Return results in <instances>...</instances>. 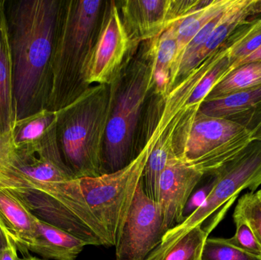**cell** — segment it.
Instances as JSON below:
<instances>
[{"mask_svg":"<svg viewBox=\"0 0 261 260\" xmlns=\"http://www.w3.org/2000/svg\"><path fill=\"white\" fill-rule=\"evenodd\" d=\"M62 3L63 0H19L11 3L6 10L15 122L47 108Z\"/></svg>","mask_w":261,"mask_h":260,"instance_id":"obj_1","label":"cell"},{"mask_svg":"<svg viewBox=\"0 0 261 260\" xmlns=\"http://www.w3.org/2000/svg\"><path fill=\"white\" fill-rule=\"evenodd\" d=\"M105 2L63 1L47 109L60 111L89 88L85 81L86 69L100 28Z\"/></svg>","mask_w":261,"mask_h":260,"instance_id":"obj_2","label":"cell"},{"mask_svg":"<svg viewBox=\"0 0 261 260\" xmlns=\"http://www.w3.org/2000/svg\"><path fill=\"white\" fill-rule=\"evenodd\" d=\"M116 81L89 87L58 111L57 137L61 155L77 179L102 175L107 125L113 110Z\"/></svg>","mask_w":261,"mask_h":260,"instance_id":"obj_3","label":"cell"},{"mask_svg":"<svg viewBox=\"0 0 261 260\" xmlns=\"http://www.w3.org/2000/svg\"><path fill=\"white\" fill-rule=\"evenodd\" d=\"M151 71V61L142 43L116 80L104 140L102 175L122 169L135 159L134 139L144 102L152 93Z\"/></svg>","mask_w":261,"mask_h":260,"instance_id":"obj_4","label":"cell"},{"mask_svg":"<svg viewBox=\"0 0 261 260\" xmlns=\"http://www.w3.org/2000/svg\"><path fill=\"white\" fill-rule=\"evenodd\" d=\"M216 183L208 198L196 212L164 234L160 245L177 241L197 226L210 235L225 218L241 192H257L261 186V140L253 139L231 161L213 172ZM212 175V174H211Z\"/></svg>","mask_w":261,"mask_h":260,"instance_id":"obj_5","label":"cell"},{"mask_svg":"<svg viewBox=\"0 0 261 260\" xmlns=\"http://www.w3.org/2000/svg\"><path fill=\"white\" fill-rule=\"evenodd\" d=\"M252 140V134L234 122L198 111L173 139L175 154L205 175H211L237 157Z\"/></svg>","mask_w":261,"mask_h":260,"instance_id":"obj_6","label":"cell"},{"mask_svg":"<svg viewBox=\"0 0 261 260\" xmlns=\"http://www.w3.org/2000/svg\"><path fill=\"white\" fill-rule=\"evenodd\" d=\"M152 147L146 143L129 164L112 174L80 179L84 198L107 233L110 247L116 246Z\"/></svg>","mask_w":261,"mask_h":260,"instance_id":"obj_7","label":"cell"},{"mask_svg":"<svg viewBox=\"0 0 261 260\" xmlns=\"http://www.w3.org/2000/svg\"><path fill=\"white\" fill-rule=\"evenodd\" d=\"M138 49L127 35L117 2L106 1L100 28L86 69L87 85L116 82Z\"/></svg>","mask_w":261,"mask_h":260,"instance_id":"obj_8","label":"cell"},{"mask_svg":"<svg viewBox=\"0 0 261 260\" xmlns=\"http://www.w3.org/2000/svg\"><path fill=\"white\" fill-rule=\"evenodd\" d=\"M162 217L156 201L138 185L116 246V260H145L162 242Z\"/></svg>","mask_w":261,"mask_h":260,"instance_id":"obj_9","label":"cell"},{"mask_svg":"<svg viewBox=\"0 0 261 260\" xmlns=\"http://www.w3.org/2000/svg\"><path fill=\"white\" fill-rule=\"evenodd\" d=\"M204 177L176 156L169 160L160 177L156 197L165 233L184 221L186 204Z\"/></svg>","mask_w":261,"mask_h":260,"instance_id":"obj_10","label":"cell"},{"mask_svg":"<svg viewBox=\"0 0 261 260\" xmlns=\"http://www.w3.org/2000/svg\"><path fill=\"white\" fill-rule=\"evenodd\" d=\"M171 0H125L118 3L121 18L135 48L159 36L176 22Z\"/></svg>","mask_w":261,"mask_h":260,"instance_id":"obj_11","label":"cell"},{"mask_svg":"<svg viewBox=\"0 0 261 260\" xmlns=\"http://www.w3.org/2000/svg\"><path fill=\"white\" fill-rule=\"evenodd\" d=\"M199 112L234 122L254 134L261 126V86L203 102Z\"/></svg>","mask_w":261,"mask_h":260,"instance_id":"obj_12","label":"cell"},{"mask_svg":"<svg viewBox=\"0 0 261 260\" xmlns=\"http://www.w3.org/2000/svg\"><path fill=\"white\" fill-rule=\"evenodd\" d=\"M87 244L62 229L38 218L33 239L24 247V253H36L44 259L75 260Z\"/></svg>","mask_w":261,"mask_h":260,"instance_id":"obj_13","label":"cell"},{"mask_svg":"<svg viewBox=\"0 0 261 260\" xmlns=\"http://www.w3.org/2000/svg\"><path fill=\"white\" fill-rule=\"evenodd\" d=\"M177 21L159 36L143 42L151 61L152 94L154 96L163 97L168 91L170 73L177 47Z\"/></svg>","mask_w":261,"mask_h":260,"instance_id":"obj_14","label":"cell"},{"mask_svg":"<svg viewBox=\"0 0 261 260\" xmlns=\"http://www.w3.org/2000/svg\"><path fill=\"white\" fill-rule=\"evenodd\" d=\"M38 218L18 198L6 191H0V225L23 254L24 247L33 239Z\"/></svg>","mask_w":261,"mask_h":260,"instance_id":"obj_15","label":"cell"},{"mask_svg":"<svg viewBox=\"0 0 261 260\" xmlns=\"http://www.w3.org/2000/svg\"><path fill=\"white\" fill-rule=\"evenodd\" d=\"M15 120L9 25L6 2L0 0V131H10Z\"/></svg>","mask_w":261,"mask_h":260,"instance_id":"obj_16","label":"cell"},{"mask_svg":"<svg viewBox=\"0 0 261 260\" xmlns=\"http://www.w3.org/2000/svg\"><path fill=\"white\" fill-rule=\"evenodd\" d=\"M232 1L233 0H208L203 6L190 12L182 19L177 21V47L174 62L170 73V83L167 93L171 90L173 79L179 67V61L189 43L207 23L210 22L216 15L225 11L231 4Z\"/></svg>","mask_w":261,"mask_h":260,"instance_id":"obj_17","label":"cell"},{"mask_svg":"<svg viewBox=\"0 0 261 260\" xmlns=\"http://www.w3.org/2000/svg\"><path fill=\"white\" fill-rule=\"evenodd\" d=\"M57 122L58 111L47 108L15 121L11 128L12 143L15 148H20L39 142L56 129Z\"/></svg>","mask_w":261,"mask_h":260,"instance_id":"obj_18","label":"cell"},{"mask_svg":"<svg viewBox=\"0 0 261 260\" xmlns=\"http://www.w3.org/2000/svg\"><path fill=\"white\" fill-rule=\"evenodd\" d=\"M259 86H261V62L243 64L230 70L213 87L204 102L224 99Z\"/></svg>","mask_w":261,"mask_h":260,"instance_id":"obj_19","label":"cell"},{"mask_svg":"<svg viewBox=\"0 0 261 260\" xmlns=\"http://www.w3.org/2000/svg\"><path fill=\"white\" fill-rule=\"evenodd\" d=\"M208 235L202 226H197L177 241L158 246L145 260H202Z\"/></svg>","mask_w":261,"mask_h":260,"instance_id":"obj_20","label":"cell"},{"mask_svg":"<svg viewBox=\"0 0 261 260\" xmlns=\"http://www.w3.org/2000/svg\"><path fill=\"white\" fill-rule=\"evenodd\" d=\"M261 46V16L250 20L228 50L230 70L248 57Z\"/></svg>","mask_w":261,"mask_h":260,"instance_id":"obj_21","label":"cell"},{"mask_svg":"<svg viewBox=\"0 0 261 260\" xmlns=\"http://www.w3.org/2000/svg\"><path fill=\"white\" fill-rule=\"evenodd\" d=\"M202 260H261L231 245L226 238H208L202 251Z\"/></svg>","mask_w":261,"mask_h":260,"instance_id":"obj_22","label":"cell"},{"mask_svg":"<svg viewBox=\"0 0 261 260\" xmlns=\"http://www.w3.org/2000/svg\"><path fill=\"white\" fill-rule=\"evenodd\" d=\"M233 221L236 226L234 236L226 238L231 245L261 259V244L251 227L240 215L233 213Z\"/></svg>","mask_w":261,"mask_h":260,"instance_id":"obj_23","label":"cell"},{"mask_svg":"<svg viewBox=\"0 0 261 260\" xmlns=\"http://www.w3.org/2000/svg\"><path fill=\"white\" fill-rule=\"evenodd\" d=\"M234 214L240 215L248 222L261 244V201L257 192L242 195L238 201Z\"/></svg>","mask_w":261,"mask_h":260,"instance_id":"obj_24","label":"cell"},{"mask_svg":"<svg viewBox=\"0 0 261 260\" xmlns=\"http://www.w3.org/2000/svg\"><path fill=\"white\" fill-rule=\"evenodd\" d=\"M210 177V180L205 183L202 187L194 191L192 193L191 196L189 198L186 204L185 209L184 211V218H187L190 216L193 212H196L200 206H202L205 203L208 195L211 193L216 183V177L214 174L208 176Z\"/></svg>","mask_w":261,"mask_h":260,"instance_id":"obj_25","label":"cell"},{"mask_svg":"<svg viewBox=\"0 0 261 260\" xmlns=\"http://www.w3.org/2000/svg\"><path fill=\"white\" fill-rule=\"evenodd\" d=\"M14 148L11 131L7 132L0 131V163H4L10 157Z\"/></svg>","mask_w":261,"mask_h":260,"instance_id":"obj_26","label":"cell"},{"mask_svg":"<svg viewBox=\"0 0 261 260\" xmlns=\"http://www.w3.org/2000/svg\"><path fill=\"white\" fill-rule=\"evenodd\" d=\"M18 250L16 244L9 237L7 245L0 250V260H19Z\"/></svg>","mask_w":261,"mask_h":260,"instance_id":"obj_27","label":"cell"},{"mask_svg":"<svg viewBox=\"0 0 261 260\" xmlns=\"http://www.w3.org/2000/svg\"><path fill=\"white\" fill-rule=\"evenodd\" d=\"M254 62H261V46L257 50H256V51H254V53L249 55L248 57L245 58L243 61L239 63L238 65L236 66V68L240 67V66L243 65V64H249V63ZM233 70H234V69H233Z\"/></svg>","mask_w":261,"mask_h":260,"instance_id":"obj_28","label":"cell"},{"mask_svg":"<svg viewBox=\"0 0 261 260\" xmlns=\"http://www.w3.org/2000/svg\"><path fill=\"white\" fill-rule=\"evenodd\" d=\"M8 238L9 237L6 235L3 227L0 225V250H3L7 245Z\"/></svg>","mask_w":261,"mask_h":260,"instance_id":"obj_29","label":"cell"},{"mask_svg":"<svg viewBox=\"0 0 261 260\" xmlns=\"http://www.w3.org/2000/svg\"><path fill=\"white\" fill-rule=\"evenodd\" d=\"M19 260H47L40 259V258L37 257V256H32V255L29 254V253H26L24 254V256L21 258H19Z\"/></svg>","mask_w":261,"mask_h":260,"instance_id":"obj_30","label":"cell"},{"mask_svg":"<svg viewBox=\"0 0 261 260\" xmlns=\"http://www.w3.org/2000/svg\"><path fill=\"white\" fill-rule=\"evenodd\" d=\"M253 139L261 140V126L252 134V140Z\"/></svg>","mask_w":261,"mask_h":260,"instance_id":"obj_31","label":"cell"},{"mask_svg":"<svg viewBox=\"0 0 261 260\" xmlns=\"http://www.w3.org/2000/svg\"><path fill=\"white\" fill-rule=\"evenodd\" d=\"M257 195H258L259 198H260L261 201V189H260V190L257 191Z\"/></svg>","mask_w":261,"mask_h":260,"instance_id":"obj_32","label":"cell"}]
</instances>
